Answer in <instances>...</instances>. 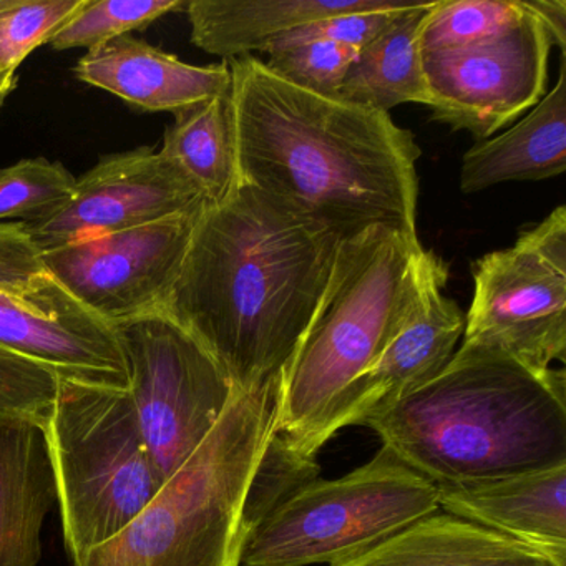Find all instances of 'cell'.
<instances>
[{
  "instance_id": "cell-1",
  "label": "cell",
  "mask_w": 566,
  "mask_h": 566,
  "mask_svg": "<svg viewBox=\"0 0 566 566\" xmlns=\"http://www.w3.org/2000/svg\"><path fill=\"white\" fill-rule=\"evenodd\" d=\"M237 181L336 233L417 234L420 151L386 112L293 87L248 55L227 62Z\"/></svg>"
},
{
  "instance_id": "cell-2",
  "label": "cell",
  "mask_w": 566,
  "mask_h": 566,
  "mask_svg": "<svg viewBox=\"0 0 566 566\" xmlns=\"http://www.w3.org/2000/svg\"><path fill=\"white\" fill-rule=\"evenodd\" d=\"M340 238L237 181L205 203L168 297L170 314L234 390L281 376L310 324Z\"/></svg>"
},
{
  "instance_id": "cell-3",
  "label": "cell",
  "mask_w": 566,
  "mask_h": 566,
  "mask_svg": "<svg viewBox=\"0 0 566 566\" xmlns=\"http://www.w3.org/2000/svg\"><path fill=\"white\" fill-rule=\"evenodd\" d=\"M565 379L563 369L460 346L436 379L364 426L437 486L558 469L566 467Z\"/></svg>"
},
{
  "instance_id": "cell-4",
  "label": "cell",
  "mask_w": 566,
  "mask_h": 566,
  "mask_svg": "<svg viewBox=\"0 0 566 566\" xmlns=\"http://www.w3.org/2000/svg\"><path fill=\"white\" fill-rule=\"evenodd\" d=\"M440 258L419 238L376 227L343 240L306 331L281 373L276 433L316 459L337 396L410 323Z\"/></svg>"
},
{
  "instance_id": "cell-5",
  "label": "cell",
  "mask_w": 566,
  "mask_h": 566,
  "mask_svg": "<svg viewBox=\"0 0 566 566\" xmlns=\"http://www.w3.org/2000/svg\"><path fill=\"white\" fill-rule=\"evenodd\" d=\"M281 376L234 392L210 436L150 503L72 566H240L243 506L276 432Z\"/></svg>"
},
{
  "instance_id": "cell-6",
  "label": "cell",
  "mask_w": 566,
  "mask_h": 566,
  "mask_svg": "<svg viewBox=\"0 0 566 566\" xmlns=\"http://www.w3.org/2000/svg\"><path fill=\"white\" fill-rule=\"evenodd\" d=\"M44 432L74 563L124 530L167 480L128 390L59 380Z\"/></svg>"
},
{
  "instance_id": "cell-7",
  "label": "cell",
  "mask_w": 566,
  "mask_h": 566,
  "mask_svg": "<svg viewBox=\"0 0 566 566\" xmlns=\"http://www.w3.org/2000/svg\"><path fill=\"white\" fill-rule=\"evenodd\" d=\"M436 483L382 446L336 480H314L274 510L244 543L240 566L347 562L439 512Z\"/></svg>"
},
{
  "instance_id": "cell-8",
  "label": "cell",
  "mask_w": 566,
  "mask_h": 566,
  "mask_svg": "<svg viewBox=\"0 0 566 566\" xmlns=\"http://www.w3.org/2000/svg\"><path fill=\"white\" fill-rule=\"evenodd\" d=\"M0 349L61 380L130 389L117 327L75 300L21 223H0Z\"/></svg>"
},
{
  "instance_id": "cell-9",
  "label": "cell",
  "mask_w": 566,
  "mask_h": 566,
  "mask_svg": "<svg viewBox=\"0 0 566 566\" xmlns=\"http://www.w3.org/2000/svg\"><path fill=\"white\" fill-rule=\"evenodd\" d=\"M460 346L493 350L535 370L566 356V207L473 268Z\"/></svg>"
},
{
  "instance_id": "cell-10",
  "label": "cell",
  "mask_w": 566,
  "mask_h": 566,
  "mask_svg": "<svg viewBox=\"0 0 566 566\" xmlns=\"http://www.w3.org/2000/svg\"><path fill=\"white\" fill-rule=\"evenodd\" d=\"M132 402L165 480L197 452L233 399L230 377L170 314L117 326Z\"/></svg>"
},
{
  "instance_id": "cell-11",
  "label": "cell",
  "mask_w": 566,
  "mask_h": 566,
  "mask_svg": "<svg viewBox=\"0 0 566 566\" xmlns=\"http://www.w3.org/2000/svg\"><path fill=\"white\" fill-rule=\"evenodd\" d=\"M522 8L515 24L479 44L423 52L433 120L483 142L542 101L553 42Z\"/></svg>"
},
{
  "instance_id": "cell-12",
  "label": "cell",
  "mask_w": 566,
  "mask_h": 566,
  "mask_svg": "<svg viewBox=\"0 0 566 566\" xmlns=\"http://www.w3.org/2000/svg\"><path fill=\"white\" fill-rule=\"evenodd\" d=\"M203 207L75 241L45 251L44 258L75 300L117 327L165 311Z\"/></svg>"
},
{
  "instance_id": "cell-13",
  "label": "cell",
  "mask_w": 566,
  "mask_h": 566,
  "mask_svg": "<svg viewBox=\"0 0 566 566\" xmlns=\"http://www.w3.org/2000/svg\"><path fill=\"white\" fill-rule=\"evenodd\" d=\"M208 203L200 188L160 151L142 147L101 158L75 181L57 211L22 224L42 253L155 223Z\"/></svg>"
},
{
  "instance_id": "cell-14",
  "label": "cell",
  "mask_w": 566,
  "mask_h": 566,
  "mask_svg": "<svg viewBox=\"0 0 566 566\" xmlns=\"http://www.w3.org/2000/svg\"><path fill=\"white\" fill-rule=\"evenodd\" d=\"M447 280L449 268L440 260L416 316L376 363L337 396L317 437L319 450L344 427L364 426L446 369L465 329V314L442 293Z\"/></svg>"
},
{
  "instance_id": "cell-15",
  "label": "cell",
  "mask_w": 566,
  "mask_h": 566,
  "mask_svg": "<svg viewBox=\"0 0 566 566\" xmlns=\"http://www.w3.org/2000/svg\"><path fill=\"white\" fill-rule=\"evenodd\" d=\"M74 74L140 111L174 115L228 94L231 85L227 62L207 67L185 64L130 35L87 51Z\"/></svg>"
},
{
  "instance_id": "cell-16",
  "label": "cell",
  "mask_w": 566,
  "mask_h": 566,
  "mask_svg": "<svg viewBox=\"0 0 566 566\" xmlns=\"http://www.w3.org/2000/svg\"><path fill=\"white\" fill-rule=\"evenodd\" d=\"M450 515L526 543L566 566V467L437 486Z\"/></svg>"
},
{
  "instance_id": "cell-17",
  "label": "cell",
  "mask_w": 566,
  "mask_h": 566,
  "mask_svg": "<svg viewBox=\"0 0 566 566\" xmlns=\"http://www.w3.org/2000/svg\"><path fill=\"white\" fill-rule=\"evenodd\" d=\"M57 502L44 423L0 416V566H38L42 528Z\"/></svg>"
},
{
  "instance_id": "cell-18",
  "label": "cell",
  "mask_w": 566,
  "mask_h": 566,
  "mask_svg": "<svg viewBox=\"0 0 566 566\" xmlns=\"http://www.w3.org/2000/svg\"><path fill=\"white\" fill-rule=\"evenodd\" d=\"M407 0H190L191 42L201 51L234 61L263 52L294 29L333 15L390 11Z\"/></svg>"
},
{
  "instance_id": "cell-19",
  "label": "cell",
  "mask_w": 566,
  "mask_h": 566,
  "mask_svg": "<svg viewBox=\"0 0 566 566\" xmlns=\"http://www.w3.org/2000/svg\"><path fill=\"white\" fill-rule=\"evenodd\" d=\"M566 170L565 59L558 82L533 111L499 137L470 148L460 167V190L476 193L506 181H539Z\"/></svg>"
},
{
  "instance_id": "cell-20",
  "label": "cell",
  "mask_w": 566,
  "mask_h": 566,
  "mask_svg": "<svg viewBox=\"0 0 566 566\" xmlns=\"http://www.w3.org/2000/svg\"><path fill=\"white\" fill-rule=\"evenodd\" d=\"M331 566H563L518 539L436 512L357 558Z\"/></svg>"
},
{
  "instance_id": "cell-21",
  "label": "cell",
  "mask_w": 566,
  "mask_h": 566,
  "mask_svg": "<svg viewBox=\"0 0 566 566\" xmlns=\"http://www.w3.org/2000/svg\"><path fill=\"white\" fill-rule=\"evenodd\" d=\"M433 4L436 0L417 2L367 44L350 65L337 98L386 114L409 102L430 107L420 31Z\"/></svg>"
},
{
  "instance_id": "cell-22",
  "label": "cell",
  "mask_w": 566,
  "mask_h": 566,
  "mask_svg": "<svg viewBox=\"0 0 566 566\" xmlns=\"http://www.w3.org/2000/svg\"><path fill=\"white\" fill-rule=\"evenodd\" d=\"M160 154L200 188L208 203L223 200L237 184L230 92L175 114Z\"/></svg>"
},
{
  "instance_id": "cell-23",
  "label": "cell",
  "mask_w": 566,
  "mask_h": 566,
  "mask_svg": "<svg viewBox=\"0 0 566 566\" xmlns=\"http://www.w3.org/2000/svg\"><path fill=\"white\" fill-rule=\"evenodd\" d=\"M523 12L520 0H436L420 31V52L479 44L515 24Z\"/></svg>"
},
{
  "instance_id": "cell-24",
  "label": "cell",
  "mask_w": 566,
  "mask_h": 566,
  "mask_svg": "<svg viewBox=\"0 0 566 566\" xmlns=\"http://www.w3.org/2000/svg\"><path fill=\"white\" fill-rule=\"evenodd\" d=\"M185 0H85L77 14L52 39L55 51L101 48L115 39L148 28L175 11H185Z\"/></svg>"
},
{
  "instance_id": "cell-25",
  "label": "cell",
  "mask_w": 566,
  "mask_h": 566,
  "mask_svg": "<svg viewBox=\"0 0 566 566\" xmlns=\"http://www.w3.org/2000/svg\"><path fill=\"white\" fill-rule=\"evenodd\" d=\"M317 479L319 465L316 459L304 455L284 437L274 432L254 470L244 499V543L274 510Z\"/></svg>"
},
{
  "instance_id": "cell-26",
  "label": "cell",
  "mask_w": 566,
  "mask_h": 566,
  "mask_svg": "<svg viewBox=\"0 0 566 566\" xmlns=\"http://www.w3.org/2000/svg\"><path fill=\"white\" fill-rule=\"evenodd\" d=\"M77 178L59 161L21 160L0 168V223H32L67 203Z\"/></svg>"
},
{
  "instance_id": "cell-27",
  "label": "cell",
  "mask_w": 566,
  "mask_h": 566,
  "mask_svg": "<svg viewBox=\"0 0 566 566\" xmlns=\"http://www.w3.org/2000/svg\"><path fill=\"white\" fill-rule=\"evenodd\" d=\"M85 0H0V75L15 74L41 45L51 44Z\"/></svg>"
},
{
  "instance_id": "cell-28",
  "label": "cell",
  "mask_w": 566,
  "mask_h": 566,
  "mask_svg": "<svg viewBox=\"0 0 566 566\" xmlns=\"http://www.w3.org/2000/svg\"><path fill=\"white\" fill-rule=\"evenodd\" d=\"M359 49L333 42H311L271 52L270 72L293 87L321 97L337 98L340 85L356 62Z\"/></svg>"
},
{
  "instance_id": "cell-29",
  "label": "cell",
  "mask_w": 566,
  "mask_h": 566,
  "mask_svg": "<svg viewBox=\"0 0 566 566\" xmlns=\"http://www.w3.org/2000/svg\"><path fill=\"white\" fill-rule=\"evenodd\" d=\"M59 380L48 367L0 349V416H28L45 426Z\"/></svg>"
},
{
  "instance_id": "cell-30",
  "label": "cell",
  "mask_w": 566,
  "mask_h": 566,
  "mask_svg": "<svg viewBox=\"0 0 566 566\" xmlns=\"http://www.w3.org/2000/svg\"><path fill=\"white\" fill-rule=\"evenodd\" d=\"M417 2H407L399 9L390 11L353 12V14L333 15L311 22L304 28L294 29L290 34L277 39L266 54L281 49L296 48L311 42H333V44L350 45L363 51L367 44L374 41L400 12L416 6Z\"/></svg>"
},
{
  "instance_id": "cell-31",
  "label": "cell",
  "mask_w": 566,
  "mask_h": 566,
  "mask_svg": "<svg viewBox=\"0 0 566 566\" xmlns=\"http://www.w3.org/2000/svg\"><path fill=\"white\" fill-rule=\"evenodd\" d=\"M525 9H528L552 38L553 45H558L565 57L566 48V2L565 0H522Z\"/></svg>"
},
{
  "instance_id": "cell-32",
  "label": "cell",
  "mask_w": 566,
  "mask_h": 566,
  "mask_svg": "<svg viewBox=\"0 0 566 566\" xmlns=\"http://www.w3.org/2000/svg\"><path fill=\"white\" fill-rule=\"evenodd\" d=\"M15 81H18L15 75H11V77H9L4 84L0 85V108H2V105H4L6 101H8L9 94L14 91Z\"/></svg>"
},
{
  "instance_id": "cell-33",
  "label": "cell",
  "mask_w": 566,
  "mask_h": 566,
  "mask_svg": "<svg viewBox=\"0 0 566 566\" xmlns=\"http://www.w3.org/2000/svg\"><path fill=\"white\" fill-rule=\"evenodd\" d=\"M11 75L15 74L0 75V85L4 84V82L8 81L9 77H11Z\"/></svg>"
}]
</instances>
